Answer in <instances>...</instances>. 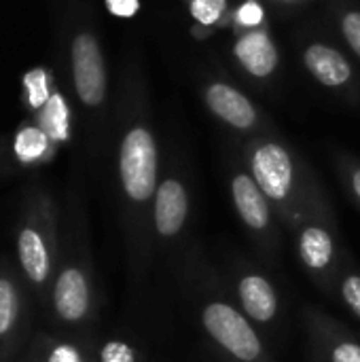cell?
Wrapping results in <instances>:
<instances>
[{"label":"cell","mask_w":360,"mask_h":362,"mask_svg":"<svg viewBox=\"0 0 360 362\" xmlns=\"http://www.w3.org/2000/svg\"><path fill=\"white\" fill-rule=\"evenodd\" d=\"M142 89L123 119L117 142V187L121 227L129 257L132 276L142 280L151 261V210L161 180L157 134Z\"/></svg>","instance_id":"6da1fadb"},{"label":"cell","mask_w":360,"mask_h":362,"mask_svg":"<svg viewBox=\"0 0 360 362\" xmlns=\"http://www.w3.org/2000/svg\"><path fill=\"white\" fill-rule=\"evenodd\" d=\"M178 284L195 310L202 333L223 362H276L259 329L238 308L227 280L208 261L202 244L185 246L176 261Z\"/></svg>","instance_id":"7a4b0ae2"},{"label":"cell","mask_w":360,"mask_h":362,"mask_svg":"<svg viewBox=\"0 0 360 362\" xmlns=\"http://www.w3.org/2000/svg\"><path fill=\"white\" fill-rule=\"evenodd\" d=\"M45 314L57 333L93 335L100 314V288L93 265L89 223L79 197H70L62 216L59 259Z\"/></svg>","instance_id":"3957f363"},{"label":"cell","mask_w":360,"mask_h":362,"mask_svg":"<svg viewBox=\"0 0 360 362\" xmlns=\"http://www.w3.org/2000/svg\"><path fill=\"white\" fill-rule=\"evenodd\" d=\"M242 161L289 233H295L308 216L331 204L312 165L274 132L248 138Z\"/></svg>","instance_id":"277c9868"},{"label":"cell","mask_w":360,"mask_h":362,"mask_svg":"<svg viewBox=\"0 0 360 362\" xmlns=\"http://www.w3.org/2000/svg\"><path fill=\"white\" fill-rule=\"evenodd\" d=\"M59 242L62 210L47 189H28L21 197L15 221V265L42 312L57 269Z\"/></svg>","instance_id":"5b68a950"},{"label":"cell","mask_w":360,"mask_h":362,"mask_svg":"<svg viewBox=\"0 0 360 362\" xmlns=\"http://www.w3.org/2000/svg\"><path fill=\"white\" fill-rule=\"evenodd\" d=\"M193 212V193L182 168L172 165L161 174L151 210V252L153 259L174 257L185 250V233Z\"/></svg>","instance_id":"8992f818"},{"label":"cell","mask_w":360,"mask_h":362,"mask_svg":"<svg viewBox=\"0 0 360 362\" xmlns=\"http://www.w3.org/2000/svg\"><path fill=\"white\" fill-rule=\"evenodd\" d=\"M229 197L238 218L242 221L246 233L250 235L259 252L265 259L276 261L282 244V225L276 216L274 206L269 204L244 161L233 163L229 170Z\"/></svg>","instance_id":"52a82bcc"},{"label":"cell","mask_w":360,"mask_h":362,"mask_svg":"<svg viewBox=\"0 0 360 362\" xmlns=\"http://www.w3.org/2000/svg\"><path fill=\"white\" fill-rule=\"evenodd\" d=\"M295 235L297 257L308 278L327 295H333L335 278L342 267L344 255L337 240V221L333 214V206H325L323 210L308 216Z\"/></svg>","instance_id":"ba28073f"},{"label":"cell","mask_w":360,"mask_h":362,"mask_svg":"<svg viewBox=\"0 0 360 362\" xmlns=\"http://www.w3.org/2000/svg\"><path fill=\"white\" fill-rule=\"evenodd\" d=\"M32 295L15 261L0 259V362H15L32 337Z\"/></svg>","instance_id":"9c48e42d"},{"label":"cell","mask_w":360,"mask_h":362,"mask_svg":"<svg viewBox=\"0 0 360 362\" xmlns=\"http://www.w3.org/2000/svg\"><path fill=\"white\" fill-rule=\"evenodd\" d=\"M227 286L246 318L265 331L280 320V293L272 278L246 259H236L227 272Z\"/></svg>","instance_id":"30bf717a"},{"label":"cell","mask_w":360,"mask_h":362,"mask_svg":"<svg viewBox=\"0 0 360 362\" xmlns=\"http://www.w3.org/2000/svg\"><path fill=\"white\" fill-rule=\"evenodd\" d=\"M202 100L210 115L240 136H259L272 132L263 110L236 85L225 78H208L202 83Z\"/></svg>","instance_id":"8fae6325"},{"label":"cell","mask_w":360,"mask_h":362,"mask_svg":"<svg viewBox=\"0 0 360 362\" xmlns=\"http://www.w3.org/2000/svg\"><path fill=\"white\" fill-rule=\"evenodd\" d=\"M70 72L79 102L87 110H100L108 95V70L102 45L91 30H79L72 36Z\"/></svg>","instance_id":"7c38bea8"},{"label":"cell","mask_w":360,"mask_h":362,"mask_svg":"<svg viewBox=\"0 0 360 362\" xmlns=\"http://www.w3.org/2000/svg\"><path fill=\"white\" fill-rule=\"evenodd\" d=\"M312 350L320 362H360V341L333 316L308 305L301 312Z\"/></svg>","instance_id":"4fadbf2b"},{"label":"cell","mask_w":360,"mask_h":362,"mask_svg":"<svg viewBox=\"0 0 360 362\" xmlns=\"http://www.w3.org/2000/svg\"><path fill=\"white\" fill-rule=\"evenodd\" d=\"M303 68L323 87L339 93H359V81L350 59L325 40H310L301 47Z\"/></svg>","instance_id":"5bb4252c"},{"label":"cell","mask_w":360,"mask_h":362,"mask_svg":"<svg viewBox=\"0 0 360 362\" xmlns=\"http://www.w3.org/2000/svg\"><path fill=\"white\" fill-rule=\"evenodd\" d=\"M231 55L246 76L267 83L280 68V51L269 32V25L233 34Z\"/></svg>","instance_id":"9a60e30c"},{"label":"cell","mask_w":360,"mask_h":362,"mask_svg":"<svg viewBox=\"0 0 360 362\" xmlns=\"http://www.w3.org/2000/svg\"><path fill=\"white\" fill-rule=\"evenodd\" d=\"M15 362H95V335L36 331Z\"/></svg>","instance_id":"2e32d148"},{"label":"cell","mask_w":360,"mask_h":362,"mask_svg":"<svg viewBox=\"0 0 360 362\" xmlns=\"http://www.w3.org/2000/svg\"><path fill=\"white\" fill-rule=\"evenodd\" d=\"M57 144L51 140V136L36 123L34 117H30L28 121H23L13 136V157L19 165L23 168H36V165H45L49 163L55 153H57Z\"/></svg>","instance_id":"e0dca14e"},{"label":"cell","mask_w":360,"mask_h":362,"mask_svg":"<svg viewBox=\"0 0 360 362\" xmlns=\"http://www.w3.org/2000/svg\"><path fill=\"white\" fill-rule=\"evenodd\" d=\"M191 30L197 38H208L223 28L231 25V4L229 0H187Z\"/></svg>","instance_id":"ac0fdd59"},{"label":"cell","mask_w":360,"mask_h":362,"mask_svg":"<svg viewBox=\"0 0 360 362\" xmlns=\"http://www.w3.org/2000/svg\"><path fill=\"white\" fill-rule=\"evenodd\" d=\"M36 119V123L51 136V140L62 146L72 138V112H70V104L66 100V95L55 87V91L51 93L49 102L45 104V108L36 115H32Z\"/></svg>","instance_id":"d6986e66"},{"label":"cell","mask_w":360,"mask_h":362,"mask_svg":"<svg viewBox=\"0 0 360 362\" xmlns=\"http://www.w3.org/2000/svg\"><path fill=\"white\" fill-rule=\"evenodd\" d=\"M21 95H23V104L25 108L36 115L45 108V104L49 102L51 93L55 91L53 85V74L47 66H34L32 70H28L21 76Z\"/></svg>","instance_id":"ffe728a7"},{"label":"cell","mask_w":360,"mask_h":362,"mask_svg":"<svg viewBox=\"0 0 360 362\" xmlns=\"http://www.w3.org/2000/svg\"><path fill=\"white\" fill-rule=\"evenodd\" d=\"M95 362H146L138 341L125 335H106L95 339Z\"/></svg>","instance_id":"44dd1931"},{"label":"cell","mask_w":360,"mask_h":362,"mask_svg":"<svg viewBox=\"0 0 360 362\" xmlns=\"http://www.w3.org/2000/svg\"><path fill=\"white\" fill-rule=\"evenodd\" d=\"M333 295L360 320V272L348 261H342V267L335 278Z\"/></svg>","instance_id":"7402d4cb"},{"label":"cell","mask_w":360,"mask_h":362,"mask_svg":"<svg viewBox=\"0 0 360 362\" xmlns=\"http://www.w3.org/2000/svg\"><path fill=\"white\" fill-rule=\"evenodd\" d=\"M263 25H267V17H265L263 4L259 0H244L231 13V25H229V30L233 34L248 32V30H257V28H263Z\"/></svg>","instance_id":"603a6c76"},{"label":"cell","mask_w":360,"mask_h":362,"mask_svg":"<svg viewBox=\"0 0 360 362\" xmlns=\"http://www.w3.org/2000/svg\"><path fill=\"white\" fill-rule=\"evenodd\" d=\"M335 168L350 197L360 206V159L348 153H335Z\"/></svg>","instance_id":"cb8c5ba5"},{"label":"cell","mask_w":360,"mask_h":362,"mask_svg":"<svg viewBox=\"0 0 360 362\" xmlns=\"http://www.w3.org/2000/svg\"><path fill=\"white\" fill-rule=\"evenodd\" d=\"M337 28L346 45L360 57V8H337Z\"/></svg>","instance_id":"d4e9b609"},{"label":"cell","mask_w":360,"mask_h":362,"mask_svg":"<svg viewBox=\"0 0 360 362\" xmlns=\"http://www.w3.org/2000/svg\"><path fill=\"white\" fill-rule=\"evenodd\" d=\"M108 13H112L115 17H134L140 8L138 0H104Z\"/></svg>","instance_id":"484cf974"},{"label":"cell","mask_w":360,"mask_h":362,"mask_svg":"<svg viewBox=\"0 0 360 362\" xmlns=\"http://www.w3.org/2000/svg\"><path fill=\"white\" fill-rule=\"evenodd\" d=\"M272 2H278V4H297V2H306V0H272Z\"/></svg>","instance_id":"4316f807"},{"label":"cell","mask_w":360,"mask_h":362,"mask_svg":"<svg viewBox=\"0 0 360 362\" xmlns=\"http://www.w3.org/2000/svg\"><path fill=\"white\" fill-rule=\"evenodd\" d=\"M219 362H223V361H219Z\"/></svg>","instance_id":"83f0119b"}]
</instances>
